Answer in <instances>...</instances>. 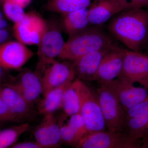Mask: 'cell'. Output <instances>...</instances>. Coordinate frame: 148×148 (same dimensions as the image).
<instances>
[{"instance_id": "obj_27", "label": "cell", "mask_w": 148, "mask_h": 148, "mask_svg": "<svg viewBox=\"0 0 148 148\" xmlns=\"http://www.w3.org/2000/svg\"><path fill=\"white\" fill-rule=\"evenodd\" d=\"M0 121L19 122L16 118L9 111L1 96H0Z\"/></svg>"}, {"instance_id": "obj_28", "label": "cell", "mask_w": 148, "mask_h": 148, "mask_svg": "<svg viewBox=\"0 0 148 148\" xmlns=\"http://www.w3.org/2000/svg\"><path fill=\"white\" fill-rule=\"evenodd\" d=\"M9 148H61V147H44L36 142H21L14 144Z\"/></svg>"}, {"instance_id": "obj_18", "label": "cell", "mask_w": 148, "mask_h": 148, "mask_svg": "<svg viewBox=\"0 0 148 148\" xmlns=\"http://www.w3.org/2000/svg\"><path fill=\"white\" fill-rule=\"evenodd\" d=\"M112 49L93 51L72 62L76 76L83 81H94L102 58Z\"/></svg>"}, {"instance_id": "obj_5", "label": "cell", "mask_w": 148, "mask_h": 148, "mask_svg": "<svg viewBox=\"0 0 148 148\" xmlns=\"http://www.w3.org/2000/svg\"><path fill=\"white\" fill-rule=\"evenodd\" d=\"M95 95L103 114L107 130L126 132L125 112L112 91L106 85L99 83Z\"/></svg>"}, {"instance_id": "obj_30", "label": "cell", "mask_w": 148, "mask_h": 148, "mask_svg": "<svg viewBox=\"0 0 148 148\" xmlns=\"http://www.w3.org/2000/svg\"><path fill=\"white\" fill-rule=\"evenodd\" d=\"M129 4L130 9L145 8L148 10V0H123Z\"/></svg>"}, {"instance_id": "obj_1", "label": "cell", "mask_w": 148, "mask_h": 148, "mask_svg": "<svg viewBox=\"0 0 148 148\" xmlns=\"http://www.w3.org/2000/svg\"><path fill=\"white\" fill-rule=\"evenodd\" d=\"M109 34L128 49L143 53L148 44V10L123 11L105 24Z\"/></svg>"}, {"instance_id": "obj_35", "label": "cell", "mask_w": 148, "mask_h": 148, "mask_svg": "<svg viewBox=\"0 0 148 148\" xmlns=\"http://www.w3.org/2000/svg\"><path fill=\"white\" fill-rule=\"evenodd\" d=\"M1 2H2L3 3L2 0H0V3H1Z\"/></svg>"}, {"instance_id": "obj_8", "label": "cell", "mask_w": 148, "mask_h": 148, "mask_svg": "<svg viewBox=\"0 0 148 148\" xmlns=\"http://www.w3.org/2000/svg\"><path fill=\"white\" fill-rule=\"evenodd\" d=\"M107 86L114 93L124 112L148 99V90L116 78L108 82H99Z\"/></svg>"}, {"instance_id": "obj_22", "label": "cell", "mask_w": 148, "mask_h": 148, "mask_svg": "<svg viewBox=\"0 0 148 148\" xmlns=\"http://www.w3.org/2000/svg\"><path fill=\"white\" fill-rule=\"evenodd\" d=\"M80 98L75 80L69 84L64 92L62 110L66 116L79 113Z\"/></svg>"}, {"instance_id": "obj_17", "label": "cell", "mask_w": 148, "mask_h": 148, "mask_svg": "<svg viewBox=\"0 0 148 148\" xmlns=\"http://www.w3.org/2000/svg\"><path fill=\"white\" fill-rule=\"evenodd\" d=\"M125 50L119 46L106 53L100 63L94 81L106 82L117 78L122 69Z\"/></svg>"}, {"instance_id": "obj_25", "label": "cell", "mask_w": 148, "mask_h": 148, "mask_svg": "<svg viewBox=\"0 0 148 148\" xmlns=\"http://www.w3.org/2000/svg\"><path fill=\"white\" fill-rule=\"evenodd\" d=\"M61 136L62 144L73 147L84 135L71 127L68 123H61Z\"/></svg>"}, {"instance_id": "obj_31", "label": "cell", "mask_w": 148, "mask_h": 148, "mask_svg": "<svg viewBox=\"0 0 148 148\" xmlns=\"http://www.w3.org/2000/svg\"><path fill=\"white\" fill-rule=\"evenodd\" d=\"M7 71L0 65V84L9 83L13 80V78L9 75Z\"/></svg>"}, {"instance_id": "obj_15", "label": "cell", "mask_w": 148, "mask_h": 148, "mask_svg": "<svg viewBox=\"0 0 148 148\" xmlns=\"http://www.w3.org/2000/svg\"><path fill=\"white\" fill-rule=\"evenodd\" d=\"M33 135L35 142L48 147H60L62 144L61 123L53 114L43 116L39 124L35 128Z\"/></svg>"}, {"instance_id": "obj_2", "label": "cell", "mask_w": 148, "mask_h": 148, "mask_svg": "<svg viewBox=\"0 0 148 148\" xmlns=\"http://www.w3.org/2000/svg\"><path fill=\"white\" fill-rule=\"evenodd\" d=\"M105 25H90L87 29L69 37L58 58L73 62L88 53L119 46Z\"/></svg>"}, {"instance_id": "obj_29", "label": "cell", "mask_w": 148, "mask_h": 148, "mask_svg": "<svg viewBox=\"0 0 148 148\" xmlns=\"http://www.w3.org/2000/svg\"><path fill=\"white\" fill-rule=\"evenodd\" d=\"M120 148H148V142L131 140Z\"/></svg>"}, {"instance_id": "obj_3", "label": "cell", "mask_w": 148, "mask_h": 148, "mask_svg": "<svg viewBox=\"0 0 148 148\" xmlns=\"http://www.w3.org/2000/svg\"><path fill=\"white\" fill-rule=\"evenodd\" d=\"M61 21L56 26L47 22V28L38 47L37 72L42 76L48 67L56 61L64 49L65 42L62 36Z\"/></svg>"}, {"instance_id": "obj_34", "label": "cell", "mask_w": 148, "mask_h": 148, "mask_svg": "<svg viewBox=\"0 0 148 148\" xmlns=\"http://www.w3.org/2000/svg\"><path fill=\"white\" fill-rule=\"evenodd\" d=\"M145 51H146V53H145V54H147V55H148V44L147 46V48H146V50Z\"/></svg>"}, {"instance_id": "obj_32", "label": "cell", "mask_w": 148, "mask_h": 148, "mask_svg": "<svg viewBox=\"0 0 148 148\" xmlns=\"http://www.w3.org/2000/svg\"><path fill=\"white\" fill-rule=\"evenodd\" d=\"M10 32L8 29H0V45L9 41Z\"/></svg>"}, {"instance_id": "obj_9", "label": "cell", "mask_w": 148, "mask_h": 148, "mask_svg": "<svg viewBox=\"0 0 148 148\" xmlns=\"http://www.w3.org/2000/svg\"><path fill=\"white\" fill-rule=\"evenodd\" d=\"M126 132L132 140L148 142V99L125 112Z\"/></svg>"}, {"instance_id": "obj_7", "label": "cell", "mask_w": 148, "mask_h": 148, "mask_svg": "<svg viewBox=\"0 0 148 148\" xmlns=\"http://www.w3.org/2000/svg\"><path fill=\"white\" fill-rule=\"evenodd\" d=\"M117 78L138 83L148 90V55L125 49L123 65Z\"/></svg>"}, {"instance_id": "obj_23", "label": "cell", "mask_w": 148, "mask_h": 148, "mask_svg": "<svg viewBox=\"0 0 148 148\" xmlns=\"http://www.w3.org/2000/svg\"><path fill=\"white\" fill-rule=\"evenodd\" d=\"M29 123L23 122L0 130V148H9L15 144L21 135L29 131Z\"/></svg>"}, {"instance_id": "obj_6", "label": "cell", "mask_w": 148, "mask_h": 148, "mask_svg": "<svg viewBox=\"0 0 148 148\" xmlns=\"http://www.w3.org/2000/svg\"><path fill=\"white\" fill-rule=\"evenodd\" d=\"M47 28V21L34 12L26 13L21 21L14 24L12 34L16 40L25 45L38 46Z\"/></svg>"}, {"instance_id": "obj_10", "label": "cell", "mask_w": 148, "mask_h": 148, "mask_svg": "<svg viewBox=\"0 0 148 148\" xmlns=\"http://www.w3.org/2000/svg\"><path fill=\"white\" fill-rule=\"evenodd\" d=\"M0 96L10 112L20 123L33 116V106L10 83L0 84Z\"/></svg>"}, {"instance_id": "obj_4", "label": "cell", "mask_w": 148, "mask_h": 148, "mask_svg": "<svg viewBox=\"0 0 148 148\" xmlns=\"http://www.w3.org/2000/svg\"><path fill=\"white\" fill-rule=\"evenodd\" d=\"M80 98L79 114L88 133L107 130L103 114L95 93L84 81L75 79Z\"/></svg>"}, {"instance_id": "obj_13", "label": "cell", "mask_w": 148, "mask_h": 148, "mask_svg": "<svg viewBox=\"0 0 148 148\" xmlns=\"http://www.w3.org/2000/svg\"><path fill=\"white\" fill-rule=\"evenodd\" d=\"M130 9L123 0H93L88 8V18L91 25H105L116 14Z\"/></svg>"}, {"instance_id": "obj_14", "label": "cell", "mask_w": 148, "mask_h": 148, "mask_svg": "<svg viewBox=\"0 0 148 148\" xmlns=\"http://www.w3.org/2000/svg\"><path fill=\"white\" fill-rule=\"evenodd\" d=\"M75 76L72 62L56 61L46 69L42 76L43 94L71 82Z\"/></svg>"}, {"instance_id": "obj_26", "label": "cell", "mask_w": 148, "mask_h": 148, "mask_svg": "<svg viewBox=\"0 0 148 148\" xmlns=\"http://www.w3.org/2000/svg\"><path fill=\"white\" fill-rule=\"evenodd\" d=\"M67 123L72 128L84 136L88 133L84 122L79 113L75 114L70 116Z\"/></svg>"}, {"instance_id": "obj_33", "label": "cell", "mask_w": 148, "mask_h": 148, "mask_svg": "<svg viewBox=\"0 0 148 148\" xmlns=\"http://www.w3.org/2000/svg\"><path fill=\"white\" fill-rule=\"evenodd\" d=\"M3 11L0 9V29H7L8 24L4 16Z\"/></svg>"}, {"instance_id": "obj_24", "label": "cell", "mask_w": 148, "mask_h": 148, "mask_svg": "<svg viewBox=\"0 0 148 148\" xmlns=\"http://www.w3.org/2000/svg\"><path fill=\"white\" fill-rule=\"evenodd\" d=\"M3 11L6 17L14 24L21 21L26 14L24 7L15 0H3Z\"/></svg>"}, {"instance_id": "obj_20", "label": "cell", "mask_w": 148, "mask_h": 148, "mask_svg": "<svg viewBox=\"0 0 148 148\" xmlns=\"http://www.w3.org/2000/svg\"><path fill=\"white\" fill-rule=\"evenodd\" d=\"M71 83L53 88L43 94L42 98L40 100L38 104L39 113L44 116L53 114L62 109L64 92Z\"/></svg>"}, {"instance_id": "obj_16", "label": "cell", "mask_w": 148, "mask_h": 148, "mask_svg": "<svg viewBox=\"0 0 148 148\" xmlns=\"http://www.w3.org/2000/svg\"><path fill=\"white\" fill-rule=\"evenodd\" d=\"M10 83L32 106L38 102L41 95H42V76L36 71H23Z\"/></svg>"}, {"instance_id": "obj_21", "label": "cell", "mask_w": 148, "mask_h": 148, "mask_svg": "<svg viewBox=\"0 0 148 148\" xmlns=\"http://www.w3.org/2000/svg\"><path fill=\"white\" fill-rule=\"evenodd\" d=\"M93 0H48L47 10L64 14L74 11L88 8Z\"/></svg>"}, {"instance_id": "obj_11", "label": "cell", "mask_w": 148, "mask_h": 148, "mask_svg": "<svg viewBox=\"0 0 148 148\" xmlns=\"http://www.w3.org/2000/svg\"><path fill=\"white\" fill-rule=\"evenodd\" d=\"M33 56L32 50L18 41L0 45V65L6 71L21 69Z\"/></svg>"}, {"instance_id": "obj_12", "label": "cell", "mask_w": 148, "mask_h": 148, "mask_svg": "<svg viewBox=\"0 0 148 148\" xmlns=\"http://www.w3.org/2000/svg\"><path fill=\"white\" fill-rule=\"evenodd\" d=\"M131 140L126 132L107 130L87 133L72 148H120Z\"/></svg>"}, {"instance_id": "obj_19", "label": "cell", "mask_w": 148, "mask_h": 148, "mask_svg": "<svg viewBox=\"0 0 148 148\" xmlns=\"http://www.w3.org/2000/svg\"><path fill=\"white\" fill-rule=\"evenodd\" d=\"M62 15V29L69 37L87 29L90 24L88 18V8L71 12Z\"/></svg>"}]
</instances>
